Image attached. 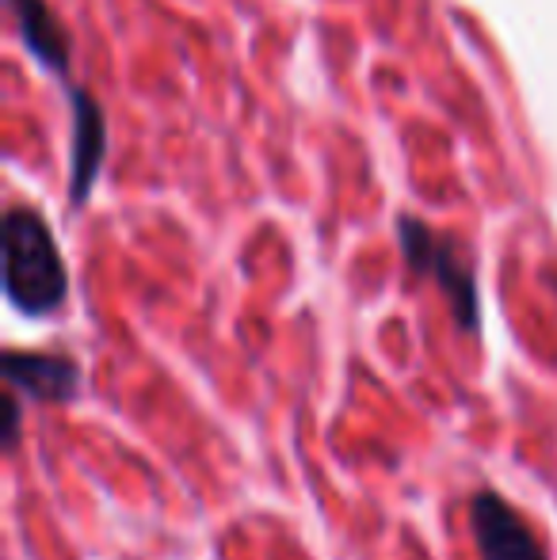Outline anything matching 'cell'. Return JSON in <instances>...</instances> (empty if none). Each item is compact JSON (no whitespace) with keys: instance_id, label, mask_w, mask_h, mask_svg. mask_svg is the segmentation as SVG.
<instances>
[{"instance_id":"obj_1","label":"cell","mask_w":557,"mask_h":560,"mask_svg":"<svg viewBox=\"0 0 557 560\" xmlns=\"http://www.w3.org/2000/svg\"><path fill=\"white\" fill-rule=\"evenodd\" d=\"M4 294L27 317H46L69 294V275L50 225L31 207L4 214Z\"/></svg>"},{"instance_id":"obj_2","label":"cell","mask_w":557,"mask_h":560,"mask_svg":"<svg viewBox=\"0 0 557 560\" xmlns=\"http://www.w3.org/2000/svg\"><path fill=\"white\" fill-rule=\"evenodd\" d=\"M397 236H402V252L413 271L431 275V279L439 282V290L446 294V302H451L454 320H459L466 332H477V328H481V302H477L474 271H469V264L462 259L459 244L431 233L428 225L409 214L397 222Z\"/></svg>"},{"instance_id":"obj_3","label":"cell","mask_w":557,"mask_h":560,"mask_svg":"<svg viewBox=\"0 0 557 560\" xmlns=\"http://www.w3.org/2000/svg\"><path fill=\"white\" fill-rule=\"evenodd\" d=\"M469 530L481 560H546L527 518L492 488H481L469 500Z\"/></svg>"},{"instance_id":"obj_4","label":"cell","mask_w":557,"mask_h":560,"mask_svg":"<svg viewBox=\"0 0 557 560\" xmlns=\"http://www.w3.org/2000/svg\"><path fill=\"white\" fill-rule=\"evenodd\" d=\"M4 377L12 389L46 405H69L81 393V366L69 354L4 351Z\"/></svg>"},{"instance_id":"obj_5","label":"cell","mask_w":557,"mask_h":560,"mask_svg":"<svg viewBox=\"0 0 557 560\" xmlns=\"http://www.w3.org/2000/svg\"><path fill=\"white\" fill-rule=\"evenodd\" d=\"M69 104H73V153H69V191L73 202H84L100 176V164L107 153V126L104 112H100L96 96L84 89L69 92Z\"/></svg>"},{"instance_id":"obj_6","label":"cell","mask_w":557,"mask_h":560,"mask_svg":"<svg viewBox=\"0 0 557 560\" xmlns=\"http://www.w3.org/2000/svg\"><path fill=\"white\" fill-rule=\"evenodd\" d=\"M8 4H12L15 27H20V38L31 50V58L50 69V73H66L69 35L58 15L50 12V4H46V0H8Z\"/></svg>"},{"instance_id":"obj_7","label":"cell","mask_w":557,"mask_h":560,"mask_svg":"<svg viewBox=\"0 0 557 560\" xmlns=\"http://www.w3.org/2000/svg\"><path fill=\"white\" fill-rule=\"evenodd\" d=\"M4 412H8L4 435H8V443H15V431H20V405H15V397H4Z\"/></svg>"}]
</instances>
